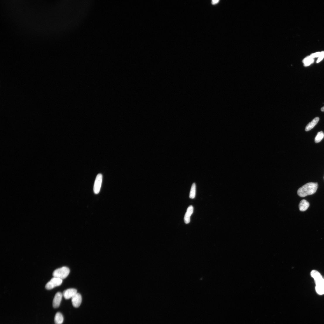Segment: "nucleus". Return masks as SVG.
I'll list each match as a JSON object with an SVG mask.
<instances>
[{
    "mask_svg": "<svg viewBox=\"0 0 324 324\" xmlns=\"http://www.w3.org/2000/svg\"><path fill=\"white\" fill-rule=\"evenodd\" d=\"M317 183H309L299 188L297 191L298 196L301 197H304L309 195L314 194L318 188Z\"/></svg>",
    "mask_w": 324,
    "mask_h": 324,
    "instance_id": "f257e3e1",
    "label": "nucleus"
},
{
    "mask_svg": "<svg viewBox=\"0 0 324 324\" xmlns=\"http://www.w3.org/2000/svg\"><path fill=\"white\" fill-rule=\"evenodd\" d=\"M70 272L69 269L66 267H63L56 270L53 273L54 277L63 280L66 278Z\"/></svg>",
    "mask_w": 324,
    "mask_h": 324,
    "instance_id": "f03ea898",
    "label": "nucleus"
},
{
    "mask_svg": "<svg viewBox=\"0 0 324 324\" xmlns=\"http://www.w3.org/2000/svg\"><path fill=\"white\" fill-rule=\"evenodd\" d=\"M63 280L58 278L54 277L45 285L46 289L48 290H51L55 287L61 285Z\"/></svg>",
    "mask_w": 324,
    "mask_h": 324,
    "instance_id": "7ed1b4c3",
    "label": "nucleus"
},
{
    "mask_svg": "<svg viewBox=\"0 0 324 324\" xmlns=\"http://www.w3.org/2000/svg\"><path fill=\"white\" fill-rule=\"evenodd\" d=\"M102 181V175L98 174L96 177L95 182L93 191L95 194H98L100 191Z\"/></svg>",
    "mask_w": 324,
    "mask_h": 324,
    "instance_id": "20e7f679",
    "label": "nucleus"
},
{
    "mask_svg": "<svg viewBox=\"0 0 324 324\" xmlns=\"http://www.w3.org/2000/svg\"><path fill=\"white\" fill-rule=\"evenodd\" d=\"M82 298L81 295L77 293L71 298V302L73 306L75 308H78L82 302Z\"/></svg>",
    "mask_w": 324,
    "mask_h": 324,
    "instance_id": "39448f33",
    "label": "nucleus"
},
{
    "mask_svg": "<svg viewBox=\"0 0 324 324\" xmlns=\"http://www.w3.org/2000/svg\"><path fill=\"white\" fill-rule=\"evenodd\" d=\"M63 295L61 292H58L55 295L54 298L53 306L55 308L59 307L62 301Z\"/></svg>",
    "mask_w": 324,
    "mask_h": 324,
    "instance_id": "423d86ee",
    "label": "nucleus"
},
{
    "mask_svg": "<svg viewBox=\"0 0 324 324\" xmlns=\"http://www.w3.org/2000/svg\"><path fill=\"white\" fill-rule=\"evenodd\" d=\"M316 290L317 293L320 295L324 294V279L316 282Z\"/></svg>",
    "mask_w": 324,
    "mask_h": 324,
    "instance_id": "0eeeda50",
    "label": "nucleus"
},
{
    "mask_svg": "<svg viewBox=\"0 0 324 324\" xmlns=\"http://www.w3.org/2000/svg\"><path fill=\"white\" fill-rule=\"evenodd\" d=\"M77 290L74 289H68L63 293V296L66 299H69L73 297L77 293Z\"/></svg>",
    "mask_w": 324,
    "mask_h": 324,
    "instance_id": "6e6552de",
    "label": "nucleus"
},
{
    "mask_svg": "<svg viewBox=\"0 0 324 324\" xmlns=\"http://www.w3.org/2000/svg\"><path fill=\"white\" fill-rule=\"evenodd\" d=\"M194 208L193 206H190L188 208L185 215L184 221L186 224H188L190 220V217L193 212Z\"/></svg>",
    "mask_w": 324,
    "mask_h": 324,
    "instance_id": "1a4fd4ad",
    "label": "nucleus"
},
{
    "mask_svg": "<svg viewBox=\"0 0 324 324\" xmlns=\"http://www.w3.org/2000/svg\"><path fill=\"white\" fill-rule=\"evenodd\" d=\"M309 205V203L306 200H303L299 204V210L301 211H305L308 208Z\"/></svg>",
    "mask_w": 324,
    "mask_h": 324,
    "instance_id": "9d476101",
    "label": "nucleus"
},
{
    "mask_svg": "<svg viewBox=\"0 0 324 324\" xmlns=\"http://www.w3.org/2000/svg\"><path fill=\"white\" fill-rule=\"evenodd\" d=\"M319 120L318 117H316L307 124L305 128L306 131H308L313 129L318 124Z\"/></svg>",
    "mask_w": 324,
    "mask_h": 324,
    "instance_id": "9b49d317",
    "label": "nucleus"
},
{
    "mask_svg": "<svg viewBox=\"0 0 324 324\" xmlns=\"http://www.w3.org/2000/svg\"><path fill=\"white\" fill-rule=\"evenodd\" d=\"M311 277L314 279L315 282L323 279L321 274L316 270L312 271L311 272Z\"/></svg>",
    "mask_w": 324,
    "mask_h": 324,
    "instance_id": "f8f14e48",
    "label": "nucleus"
},
{
    "mask_svg": "<svg viewBox=\"0 0 324 324\" xmlns=\"http://www.w3.org/2000/svg\"><path fill=\"white\" fill-rule=\"evenodd\" d=\"M54 320L56 324H62L63 322L64 318L61 313H57L55 316Z\"/></svg>",
    "mask_w": 324,
    "mask_h": 324,
    "instance_id": "ddd939ff",
    "label": "nucleus"
},
{
    "mask_svg": "<svg viewBox=\"0 0 324 324\" xmlns=\"http://www.w3.org/2000/svg\"><path fill=\"white\" fill-rule=\"evenodd\" d=\"M314 61V59H312L310 56H308L305 58L303 60V62L304 64V66H309L311 64L313 63Z\"/></svg>",
    "mask_w": 324,
    "mask_h": 324,
    "instance_id": "4468645a",
    "label": "nucleus"
},
{
    "mask_svg": "<svg viewBox=\"0 0 324 324\" xmlns=\"http://www.w3.org/2000/svg\"><path fill=\"white\" fill-rule=\"evenodd\" d=\"M196 184L194 183L192 185L190 192L189 198L191 199H194L195 198L196 195Z\"/></svg>",
    "mask_w": 324,
    "mask_h": 324,
    "instance_id": "2eb2a0df",
    "label": "nucleus"
},
{
    "mask_svg": "<svg viewBox=\"0 0 324 324\" xmlns=\"http://www.w3.org/2000/svg\"><path fill=\"white\" fill-rule=\"evenodd\" d=\"M324 138V134L323 132L321 131L319 132L315 138V142L318 143L320 142Z\"/></svg>",
    "mask_w": 324,
    "mask_h": 324,
    "instance_id": "dca6fc26",
    "label": "nucleus"
},
{
    "mask_svg": "<svg viewBox=\"0 0 324 324\" xmlns=\"http://www.w3.org/2000/svg\"><path fill=\"white\" fill-rule=\"evenodd\" d=\"M324 57V51H323L320 53V54L318 58L317 63H318L320 62Z\"/></svg>",
    "mask_w": 324,
    "mask_h": 324,
    "instance_id": "f3484780",
    "label": "nucleus"
},
{
    "mask_svg": "<svg viewBox=\"0 0 324 324\" xmlns=\"http://www.w3.org/2000/svg\"><path fill=\"white\" fill-rule=\"evenodd\" d=\"M320 53L321 52H318L314 54H312L310 56L312 58L314 59V58L319 57L320 55Z\"/></svg>",
    "mask_w": 324,
    "mask_h": 324,
    "instance_id": "a211bd4d",
    "label": "nucleus"
},
{
    "mask_svg": "<svg viewBox=\"0 0 324 324\" xmlns=\"http://www.w3.org/2000/svg\"><path fill=\"white\" fill-rule=\"evenodd\" d=\"M219 1V0H212V4H215L218 3Z\"/></svg>",
    "mask_w": 324,
    "mask_h": 324,
    "instance_id": "6ab92c4d",
    "label": "nucleus"
},
{
    "mask_svg": "<svg viewBox=\"0 0 324 324\" xmlns=\"http://www.w3.org/2000/svg\"><path fill=\"white\" fill-rule=\"evenodd\" d=\"M321 110L322 112H324V107L321 108Z\"/></svg>",
    "mask_w": 324,
    "mask_h": 324,
    "instance_id": "aec40b11",
    "label": "nucleus"
},
{
    "mask_svg": "<svg viewBox=\"0 0 324 324\" xmlns=\"http://www.w3.org/2000/svg\"></svg>",
    "mask_w": 324,
    "mask_h": 324,
    "instance_id": "412c9836",
    "label": "nucleus"
}]
</instances>
